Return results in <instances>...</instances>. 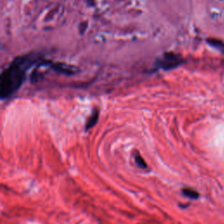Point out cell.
Masks as SVG:
<instances>
[{
	"label": "cell",
	"mask_w": 224,
	"mask_h": 224,
	"mask_svg": "<svg viewBox=\"0 0 224 224\" xmlns=\"http://www.w3.org/2000/svg\"><path fill=\"white\" fill-rule=\"evenodd\" d=\"M36 61V55L19 56L13 60L8 68L3 71L0 80V92L2 99L8 98L17 92L24 82L27 69L31 68Z\"/></svg>",
	"instance_id": "cell-1"
},
{
	"label": "cell",
	"mask_w": 224,
	"mask_h": 224,
	"mask_svg": "<svg viewBox=\"0 0 224 224\" xmlns=\"http://www.w3.org/2000/svg\"><path fill=\"white\" fill-rule=\"evenodd\" d=\"M181 62L182 59L180 56L173 53H166L157 62V65L162 69L170 70L178 67L180 64H181Z\"/></svg>",
	"instance_id": "cell-2"
},
{
	"label": "cell",
	"mask_w": 224,
	"mask_h": 224,
	"mask_svg": "<svg viewBox=\"0 0 224 224\" xmlns=\"http://www.w3.org/2000/svg\"><path fill=\"white\" fill-rule=\"evenodd\" d=\"M98 116H99V110L96 109V110H93V113L91 114V116H89L88 119L87 124H86V130H88V129L92 128L97 123Z\"/></svg>",
	"instance_id": "cell-3"
},
{
	"label": "cell",
	"mask_w": 224,
	"mask_h": 224,
	"mask_svg": "<svg viewBox=\"0 0 224 224\" xmlns=\"http://www.w3.org/2000/svg\"><path fill=\"white\" fill-rule=\"evenodd\" d=\"M183 193L190 199H198L199 198V193L195 190H193L190 188H185L183 189Z\"/></svg>",
	"instance_id": "cell-4"
},
{
	"label": "cell",
	"mask_w": 224,
	"mask_h": 224,
	"mask_svg": "<svg viewBox=\"0 0 224 224\" xmlns=\"http://www.w3.org/2000/svg\"><path fill=\"white\" fill-rule=\"evenodd\" d=\"M135 161H136V163L138 164V166L140 168L145 169V168L147 167L146 163L144 162V160L143 159V158L141 157L140 154H136V155H135Z\"/></svg>",
	"instance_id": "cell-5"
}]
</instances>
